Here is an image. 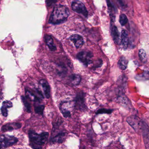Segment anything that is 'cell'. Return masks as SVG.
Instances as JSON below:
<instances>
[{
  "mask_svg": "<svg viewBox=\"0 0 149 149\" xmlns=\"http://www.w3.org/2000/svg\"><path fill=\"white\" fill-rule=\"evenodd\" d=\"M69 14V10L67 7L57 5L55 7L51 13L49 22L54 25L63 23L67 20Z\"/></svg>",
  "mask_w": 149,
  "mask_h": 149,
  "instance_id": "obj_1",
  "label": "cell"
},
{
  "mask_svg": "<svg viewBox=\"0 0 149 149\" xmlns=\"http://www.w3.org/2000/svg\"><path fill=\"white\" fill-rule=\"evenodd\" d=\"M48 136L49 133L48 132H43L38 134L34 131H29V136L30 146L34 149L42 148V146L47 142Z\"/></svg>",
  "mask_w": 149,
  "mask_h": 149,
  "instance_id": "obj_2",
  "label": "cell"
},
{
  "mask_svg": "<svg viewBox=\"0 0 149 149\" xmlns=\"http://www.w3.org/2000/svg\"><path fill=\"white\" fill-rule=\"evenodd\" d=\"M0 139L1 148H6L12 146L13 145L16 143L18 141L17 138L8 135H1Z\"/></svg>",
  "mask_w": 149,
  "mask_h": 149,
  "instance_id": "obj_3",
  "label": "cell"
},
{
  "mask_svg": "<svg viewBox=\"0 0 149 149\" xmlns=\"http://www.w3.org/2000/svg\"><path fill=\"white\" fill-rule=\"evenodd\" d=\"M93 56V54L91 52L83 51L77 54V58L84 65L88 66L92 63Z\"/></svg>",
  "mask_w": 149,
  "mask_h": 149,
  "instance_id": "obj_4",
  "label": "cell"
},
{
  "mask_svg": "<svg viewBox=\"0 0 149 149\" xmlns=\"http://www.w3.org/2000/svg\"><path fill=\"white\" fill-rule=\"evenodd\" d=\"M71 7L76 13L82 15L84 17H88V12L87 8L81 1L75 0L72 2Z\"/></svg>",
  "mask_w": 149,
  "mask_h": 149,
  "instance_id": "obj_5",
  "label": "cell"
},
{
  "mask_svg": "<svg viewBox=\"0 0 149 149\" xmlns=\"http://www.w3.org/2000/svg\"><path fill=\"white\" fill-rule=\"evenodd\" d=\"M127 123L135 130V131L138 132L141 130L142 120L136 116H131L128 117L126 119Z\"/></svg>",
  "mask_w": 149,
  "mask_h": 149,
  "instance_id": "obj_6",
  "label": "cell"
},
{
  "mask_svg": "<svg viewBox=\"0 0 149 149\" xmlns=\"http://www.w3.org/2000/svg\"><path fill=\"white\" fill-rule=\"evenodd\" d=\"M141 132L145 146L146 149H149V126L144 121H142Z\"/></svg>",
  "mask_w": 149,
  "mask_h": 149,
  "instance_id": "obj_7",
  "label": "cell"
},
{
  "mask_svg": "<svg viewBox=\"0 0 149 149\" xmlns=\"http://www.w3.org/2000/svg\"><path fill=\"white\" fill-rule=\"evenodd\" d=\"M84 94L83 92H80L77 95L75 100V105L79 109H82L85 107L84 104Z\"/></svg>",
  "mask_w": 149,
  "mask_h": 149,
  "instance_id": "obj_8",
  "label": "cell"
},
{
  "mask_svg": "<svg viewBox=\"0 0 149 149\" xmlns=\"http://www.w3.org/2000/svg\"><path fill=\"white\" fill-rule=\"evenodd\" d=\"M70 40L74 43L76 47L77 48L81 47L84 43V41L82 37L77 34L73 35L70 37Z\"/></svg>",
  "mask_w": 149,
  "mask_h": 149,
  "instance_id": "obj_9",
  "label": "cell"
},
{
  "mask_svg": "<svg viewBox=\"0 0 149 149\" xmlns=\"http://www.w3.org/2000/svg\"><path fill=\"white\" fill-rule=\"evenodd\" d=\"M22 127V124L19 123H9L3 125L1 130L3 132L10 131L14 130L20 129Z\"/></svg>",
  "mask_w": 149,
  "mask_h": 149,
  "instance_id": "obj_10",
  "label": "cell"
},
{
  "mask_svg": "<svg viewBox=\"0 0 149 149\" xmlns=\"http://www.w3.org/2000/svg\"><path fill=\"white\" fill-rule=\"evenodd\" d=\"M128 43H129V38H128L127 31L125 30H122L121 32L120 46L124 49H126L128 47Z\"/></svg>",
  "mask_w": 149,
  "mask_h": 149,
  "instance_id": "obj_11",
  "label": "cell"
},
{
  "mask_svg": "<svg viewBox=\"0 0 149 149\" xmlns=\"http://www.w3.org/2000/svg\"><path fill=\"white\" fill-rule=\"evenodd\" d=\"M40 83L42 87L46 97L47 98H49L50 96V87L48 83L45 79H42L40 81Z\"/></svg>",
  "mask_w": 149,
  "mask_h": 149,
  "instance_id": "obj_12",
  "label": "cell"
},
{
  "mask_svg": "<svg viewBox=\"0 0 149 149\" xmlns=\"http://www.w3.org/2000/svg\"><path fill=\"white\" fill-rule=\"evenodd\" d=\"M106 1L111 20L113 22H115L116 19V9L110 0H106Z\"/></svg>",
  "mask_w": 149,
  "mask_h": 149,
  "instance_id": "obj_13",
  "label": "cell"
},
{
  "mask_svg": "<svg viewBox=\"0 0 149 149\" xmlns=\"http://www.w3.org/2000/svg\"><path fill=\"white\" fill-rule=\"evenodd\" d=\"M111 35L113 41L116 44H119L120 34L117 28L114 26L111 27Z\"/></svg>",
  "mask_w": 149,
  "mask_h": 149,
  "instance_id": "obj_14",
  "label": "cell"
},
{
  "mask_svg": "<svg viewBox=\"0 0 149 149\" xmlns=\"http://www.w3.org/2000/svg\"><path fill=\"white\" fill-rule=\"evenodd\" d=\"M33 92L31 91L28 89L26 90V95L27 98L28 99L35 101V102H39L42 99V97L40 96H37L36 94Z\"/></svg>",
  "mask_w": 149,
  "mask_h": 149,
  "instance_id": "obj_15",
  "label": "cell"
},
{
  "mask_svg": "<svg viewBox=\"0 0 149 149\" xmlns=\"http://www.w3.org/2000/svg\"><path fill=\"white\" fill-rule=\"evenodd\" d=\"M45 41L46 44L51 51H54L56 50V48L55 45L54 44L53 38L50 36L47 35L45 36Z\"/></svg>",
  "mask_w": 149,
  "mask_h": 149,
  "instance_id": "obj_16",
  "label": "cell"
},
{
  "mask_svg": "<svg viewBox=\"0 0 149 149\" xmlns=\"http://www.w3.org/2000/svg\"><path fill=\"white\" fill-rule=\"evenodd\" d=\"M69 79L72 85L77 86L80 84L81 80V76L77 74H73L70 76Z\"/></svg>",
  "mask_w": 149,
  "mask_h": 149,
  "instance_id": "obj_17",
  "label": "cell"
},
{
  "mask_svg": "<svg viewBox=\"0 0 149 149\" xmlns=\"http://www.w3.org/2000/svg\"><path fill=\"white\" fill-rule=\"evenodd\" d=\"M128 61L124 56L120 57L118 63V65L119 68L122 70H125L127 68Z\"/></svg>",
  "mask_w": 149,
  "mask_h": 149,
  "instance_id": "obj_18",
  "label": "cell"
},
{
  "mask_svg": "<svg viewBox=\"0 0 149 149\" xmlns=\"http://www.w3.org/2000/svg\"><path fill=\"white\" fill-rule=\"evenodd\" d=\"M65 133H59L51 139V142L53 143H62L65 139Z\"/></svg>",
  "mask_w": 149,
  "mask_h": 149,
  "instance_id": "obj_19",
  "label": "cell"
},
{
  "mask_svg": "<svg viewBox=\"0 0 149 149\" xmlns=\"http://www.w3.org/2000/svg\"><path fill=\"white\" fill-rule=\"evenodd\" d=\"M22 100V102L26 110L29 113H30L31 111V106L30 103L28 101V98L26 97L22 96L21 97Z\"/></svg>",
  "mask_w": 149,
  "mask_h": 149,
  "instance_id": "obj_20",
  "label": "cell"
},
{
  "mask_svg": "<svg viewBox=\"0 0 149 149\" xmlns=\"http://www.w3.org/2000/svg\"><path fill=\"white\" fill-rule=\"evenodd\" d=\"M139 56L141 61L143 63H146L147 61V58L146 53L144 49H139Z\"/></svg>",
  "mask_w": 149,
  "mask_h": 149,
  "instance_id": "obj_21",
  "label": "cell"
},
{
  "mask_svg": "<svg viewBox=\"0 0 149 149\" xmlns=\"http://www.w3.org/2000/svg\"><path fill=\"white\" fill-rule=\"evenodd\" d=\"M45 106L44 105H38L35 107V111L36 114L43 115Z\"/></svg>",
  "mask_w": 149,
  "mask_h": 149,
  "instance_id": "obj_22",
  "label": "cell"
},
{
  "mask_svg": "<svg viewBox=\"0 0 149 149\" xmlns=\"http://www.w3.org/2000/svg\"><path fill=\"white\" fill-rule=\"evenodd\" d=\"M127 16L125 14H122L120 15L119 18V22L121 26H123L127 23L128 22Z\"/></svg>",
  "mask_w": 149,
  "mask_h": 149,
  "instance_id": "obj_23",
  "label": "cell"
},
{
  "mask_svg": "<svg viewBox=\"0 0 149 149\" xmlns=\"http://www.w3.org/2000/svg\"><path fill=\"white\" fill-rule=\"evenodd\" d=\"M113 111V109H102L98 110L97 111V112H96V114H99L105 113V114H111V113Z\"/></svg>",
  "mask_w": 149,
  "mask_h": 149,
  "instance_id": "obj_24",
  "label": "cell"
},
{
  "mask_svg": "<svg viewBox=\"0 0 149 149\" xmlns=\"http://www.w3.org/2000/svg\"><path fill=\"white\" fill-rule=\"evenodd\" d=\"M2 106L8 109V108H12L13 107V104L11 101H6L3 102Z\"/></svg>",
  "mask_w": 149,
  "mask_h": 149,
  "instance_id": "obj_25",
  "label": "cell"
},
{
  "mask_svg": "<svg viewBox=\"0 0 149 149\" xmlns=\"http://www.w3.org/2000/svg\"><path fill=\"white\" fill-rule=\"evenodd\" d=\"M8 108L2 106L1 108V112L4 116L7 117L8 115V111L7 110Z\"/></svg>",
  "mask_w": 149,
  "mask_h": 149,
  "instance_id": "obj_26",
  "label": "cell"
},
{
  "mask_svg": "<svg viewBox=\"0 0 149 149\" xmlns=\"http://www.w3.org/2000/svg\"><path fill=\"white\" fill-rule=\"evenodd\" d=\"M57 0H46V3L48 6H51L54 4H55Z\"/></svg>",
  "mask_w": 149,
  "mask_h": 149,
  "instance_id": "obj_27",
  "label": "cell"
},
{
  "mask_svg": "<svg viewBox=\"0 0 149 149\" xmlns=\"http://www.w3.org/2000/svg\"><path fill=\"white\" fill-rule=\"evenodd\" d=\"M142 77L146 80H149V71H145L144 72Z\"/></svg>",
  "mask_w": 149,
  "mask_h": 149,
  "instance_id": "obj_28",
  "label": "cell"
},
{
  "mask_svg": "<svg viewBox=\"0 0 149 149\" xmlns=\"http://www.w3.org/2000/svg\"><path fill=\"white\" fill-rule=\"evenodd\" d=\"M116 1L118 2V4L121 6L122 8H125V5L123 1V0H116Z\"/></svg>",
  "mask_w": 149,
  "mask_h": 149,
  "instance_id": "obj_29",
  "label": "cell"
}]
</instances>
